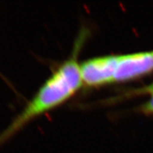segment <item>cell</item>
Here are the masks:
<instances>
[{
    "mask_svg": "<svg viewBox=\"0 0 153 153\" xmlns=\"http://www.w3.org/2000/svg\"><path fill=\"white\" fill-rule=\"evenodd\" d=\"M87 35V30H81L69 58L44 82L31 100L0 134V145L32 120L65 102L81 88L83 83L78 57Z\"/></svg>",
    "mask_w": 153,
    "mask_h": 153,
    "instance_id": "6da1fadb",
    "label": "cell"
},
{
    "mask_svg": "<svg viewBox=\"0 0 153 153\" xmlns=\"http://www.w3.org/2000/svg\"><path fill=\"white\" fill-rule=\"evenodd\" d=\"M118 56L94 57L80 64L82 83L89 87H97L114 82Z\"/></svg>",
    "mask_w": 153,
    "mask_h": 153,
    "instance_id": "7a4b0ae2",
    "label": "cell"
},
{
    "mask_svg": "<svg viewBox=\"0 0 153 153\" xmlns=\"http://www.w3.org/2000/svg\"><path fill=\"white\" fill-rule=\"evenodd\" d=\"M153 70V52L119 55L114 82L133 79Z\"/></svg>",
    "mask_w": 153,
    "mask_h": 153,
    "instance_id": "3957f363",
    "label": "cell"
},
{
    "mask_svg": "<svg viewBox=\"0 0 153 153\" xmlns=\"http://www.w3.org/2000/svg\"><path fill=\"white\" fill-rule=\"evenodd\" d=\"M143 111L147 114H150V113H153V95L150 100L148 101V103L144 104L142 108Z\"/></svg>",
    "mask_w": 153,
    "mask_h": 153,
    "instance_id": "277c9868",
    "label": "cell"
},
{
    "mask_svg": "<svg viewBox=\"0 0 153 153\" xmlns=\"http://www.w3.org/2000/svg\"><path fill=\"white\" fill-rule=\"evenodd\" d=\"M143 91H145V92H150L153 94V85H150V87H146Z\"/></svg>",
    "mask_w": 153,
    "mask_h": 153,
    "instance_id": "5b68a950",
    "label": "cell"
}]
</instances>
